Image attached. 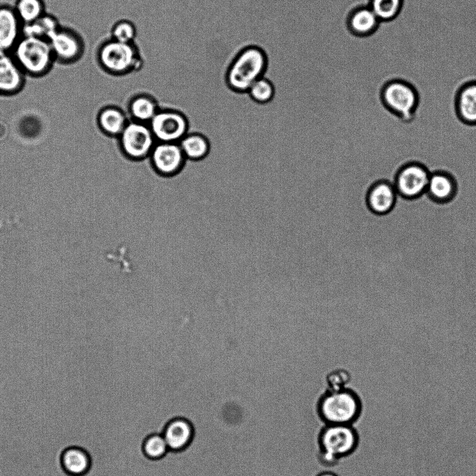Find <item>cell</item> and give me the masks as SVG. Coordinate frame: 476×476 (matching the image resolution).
Wrapping results in <instances>:
<instances>
[{
    "label": "cell",
    "instance_id": "7402d4cb",
    "mask_svg": "<svg viewBox=\"0 0 476 476\" xmlns=\"http://www.w3.org/2000/svg\"><path fill=\"white\" fill-rule=\"evenodd\" d=\"M98 123L106 133L119 136L127 124L125 115L115 107H107L99 114Z\"/></svg>",
    "mask_w": 476,
    "mask_h": 476
},
{
    "label": "cell",
    "instance_id": "277c9868",
    "mask_svg": "<svg viewBox=\"0 0 476 476\" xmlns=\"http://www.w3.org/2000/svg\"><path fill=\"white\" fill-rule=\"evenodd\" d=\"M11 52L24 74L32 77L45 75L56 61L49 40L44 38L22 36Z\"/></svg>",
    "mask_w": 476,
    "mask_h": 476
},
{
    "label": "cell",
    "instance_id": "ffe728a7",
    "mask_svg": "<svg viewBox=\"0 0 476 476\" xmlns=\"http://www.w3.org/2000/svg\"><path fill=\"white\" fill-rule=\"evenodd\" d=\"M59 28L57 18L52 15L45 13L33 22L24 24L22 36H34L49 40Z\"/></svg>",
    "mask_w": 476,
    "mask_h": 476
},
{
    "label": "cell",
    "instance_id": "44dd1931",
    "mask_svg": "<svg viewBox=\"0 0 476 476\" xmlns=\"http://www.w3.org/2000/svg\"><path fill=\"white\" fill-rule=\"evenodd\" d=\"M129 110L133 121L144 123H149L158 111L154 100L145 94L135 96L130 103Z\"/></svg>",
    "mask_w": 476,
    "mask_h": 476
},
{
    "label": "cell",
    "instance_id": "1f68e13d",
    "mask_svg": "<svg viewBox=\"0 0 476 476\" xmlns=\"http://www.w3.org/2000/svg\"><path fill=\"white\" fill-rule=\"evenodd\" d=\"M115 137H117V136H114V137L112 138V142L113 141V140H114V138ZM112 142H111V143H112ZM110 145H111V144H110ZM109 149H110V148H109ZM108 151H109V150H108ZM107 154H108V153H107ZM105 161H106V159H105ZM104 167H105V165H104Z\"/></svg>",
    "mask_w": 476,
    "mask_h": 476
},
{
    "label": "cell",
    "instance_id": "ba28073f",
    "mask_svg": "<svg viewBox=\"0 0 476 476\" xmlns=\"http://www.w3.org/2000/svg\"><path fill=\"white\" fill-rule=\"evenodd\" d=\"M119 138L124 153L133 158L149 155L157 142L149 124L137 121L128 122Z\"/></svg>",
    "mask_w": 476,
    "mask_h": 476
},
{
    "label": "cell",
    "instance_id": "5bb4252c",
    "mask_svg": "<svg viewBox=\"0 0 476 476\" xmlns=\"http://www.w3.org/2000/svg\"><path fill=\"white\" fill-rule=\"evenodd\" d=\"M149 155L156 169L163 174L176 172L185 158L178 142L157 141Z\"/></svg>",
    "mask_w": 476,
    "mask_h": 476
},
{
    "label": "cell",
    "instance_id": "9c48e42d",
    "mask_svg": "<svg viewBox=\"0 0 476 476\" xmlns=\"http://www.w3.org/2000/svg\"><path fill=\"white\" fill-rule=\"evenodd\" d=\"M148 124L158 142H178L186 133V119L177 112L158 110Z\"/></svg>",
    "mask_w": 476,
    "mask_h": 476
},
{
    "label": "cell",
    "instance_id": "f1b7e54d",
    "mask_svg": "<svg viewBox=\"0 0 476 476\" xmlns=\"http://www.w3.org/2000/svg\"><path fill=\"white\" fill-rule=\"evenodd\" d=\"M351 380V374L348 370L345 369H334L325 376L326 389L336 390L348 387Z\"/></svg>",
    "mask_w": 476,
    "mask_h": 476
},
{
    "label": "cell",
    "instance_id": "52a82bcc",
    "mask_svg": "<svg viewBox=\"0 0 476 476\" xmlns=\"http://www.w3.org/2000/svg\"><path fill=\"white\" fill-rule=\"evenodd\" d=\"M431 171L419 161L401 164L394 172L392 181L399 198L413 201L426 195Z\"/></svg>",
    "mask_w": 476,
    "mask_h": 476
},
{
    "label": "cell",
    "instance_id": "8fae6325",
    "mask_svg": "<svg viewBox=\"0 0 476 476\" xmlns=\"http://www.w3.org/2000/svg\"><path fill=\"white\" fill-rule=\"evenodd\" d=\"M459 182L456 176L449 170L438 169L431 171L426 195L438 205L453 202L459 193Z\"/></svg>",
    "mask_w": 476,
    "mask_h": 476
},
{
    "label": "cell",
    "instance_id": "d4e9b609",
    "mask_svg": "<svg viewBox=\"0 0 476 476\" xmlns=\"http://www.w3.org/2000/svg\"><path fill=\"white\" fill-rule=\"evenodd\" d=\"M186 157L198 159L204 157L208 151L207 140L200 135H190L178 142Z\"/></svg>",
    "mask_w": 476,
    "mask_h": 476
},
{
    "label": "cell",
    "instance_id": "ac0fdd59",
    "mask_svg": "<svg viewBox=\"0 0 476 476\" xmlns=\"http://www.w3.org/2000/svg\"><path fill=\"white\" fill-rule=\"evenodd\" d=\"M61 463L68 473L74 476H80L89 469L91 459L84 449L77 447H70L63 452Z\"/></svg>",
    "mask_w": 476,
    "mask_h": 476
},
{
    "label": "cell",
    "instance_id": "e0dca14e",
    "mask_svg": "<svg viewBox=\"0 0 476 476\" xmlns=\"http://www.w3.org/2000/svg\"><path fill=\"white\" fill-rule=\"evenodd\" d=\"M162 435L169 450L181 451L186 449L192 442L194 428L188 419L176 417L166 424Z\"/></svg>",
    "mask_w": 476,
    "mask_h": 476
},
{
    "label": "cell",
    "instance_id": "cb8c5ba5",
    "mask_svg": "<svg viewBox=\"0 0 476 476\" xmlns=\"http://www.w3.org/2000/svg\"><path fill=\"white\" fill-rule=\"evenodd\" d=\"M404 0H371L369 7L380 21H390L401 13Z\"/></svg>",
    "mask_w": 476,
    "mask_h": 476
},
{
    "label": "cell",
    "instance_id": "6da1fadb",
    "mask_svg": "<svg viewBox=\"0 0 476 476\" xmlns=\"http://www.w3.org/2000/svg\"><path fill=\"white\" fill-rule=\"evenodd\" d=\"M364 411L359 394L346 387L340 389H325L315 403V412L323 424L355 425Z\"/></svg>",
    "mask_w": 476,
    "mask_h": 476
},
{
    "label": "cell",
    "instance_id": "83f0119b",
    "mask_svg": "<svg viewBox=\"0 0 476 476\" xmlns=\"http://www.w3.org/2000/svg\"><path fill=\"white\" fill-rule=\"evenodd\" d=\"M248 92L254 101L265 103L272 100L274 89L268 80L262 77L252 84Z\"/></svg>",
    "mask_w": 476,
    "mask_h": 476
},
{
    "label": "cell",
    "instance_id": "9a60e30c",
    "mask_svg": "<svg viewBox=\"0 0 476 476\" xmlns=\"http://www.w3.org/2000/svg\"><path fill=\"white\" fill-rule=\"evenodd\" d=\"M454 114L468 126H476V80L462 84L452 99Z\"/></svg>",
    "mask_w": 476,
    "mask_h": 476
},
{
    "label": "cell",
    "instance_id": "2e32d148",
    "mask_svg": "<svg viewBox=\"0 0 476 476\" xmlns=\"http://www.w3.org/2000/svg\"><path fill=\"white\" fill-rule=\"evenodd\" d=\"M22 29L14 7L0 5V50L11 52L22 36Z\"/></svg>",
    "mask_w": 476,
    "mask_h": 476
},
{
    "label": "cell",
    "instance_id": "30bf717a",
    "mask_svg": "<svg viewBox=\"0 0 476 476\" xmlns=\"http://www.w3.org/2000/svg\"><path fill=\"white\" fill-rule=\"evenodd\" d=\"M56 61L71 64L79 60L84 51L82 38L68 28H60L49 40Z\"/></svg>",
    "mask_w": 476,
    "mask_h": 476
},
{
    "label": "cell",
    "instance_id": "7c38bea8",
    "mask_svg": "<svg viewBox=\"0 0 476 476\" xmlns=\"http://www.w3.org/2000/svg\"><path fill=\"white\" fill-rule=\"evenodd\" d=\"M398 197L392 180L382 179L374 183L369 190L367 205L375 215L387 217L394 210Z\"/></svg>",
    "mask_w": 476,
    "mask_h": 476
},
{
    "label": "cell",
    "instance_id": "484cf974",
    "mask_svg": "<svg viewBox=\"0 0 476 476\" xmlns=\"http://www.w3.org/2000/svg\"><path fill=\"white\" fill-rule=\"evenodd\" d=\"M142 451L148 459L158 460L163 458L169 449L162 433H153L144 439Z\"/></svg>",
    "mask_w": 476,
    "mask_h": 476
},
{
    "label": "cell",
    "instance_id": "3957f363",
    "mask_svg": "<svg viewBox=\"0 0 476 476\" xmlns=\"http://www.w3.org/2000/svg\"><path fill=\"white\" fill-rule=\"evenodd\" d=\"M380 98L386 112L404 124H410L415 120L422 101L417 89L401 79H394L385 84Z\"/></svg>",
    "mask_w": 476,
    "mask_h": 476
},
{
    "label": "cell",
    "instance_id": "603a6c76",
    "mask_svg": "<svg viewBox=\"0 0 476 476\" xmlns=\"http://www.w3.org/2000/svg\"><path fill=\"white\" fill-rule=\"evenodd\" d=\"M14 9L23 25L33 22L45 13L43 0H17Z\"/></svg>",
    "mask_w": 476,
    "mask_h": 476
},
{
    "label": "cell",
    "instance_id": "7a4b0ae2",
    "mask_svg": "<svg viewBox=\"0 0 476 476\" xmlns=\"http://www.w3.org/2000/svg\"><path fill=\"white\" fill-rule=\"evenodd\" d=\"M316 441L319 463L333 468L357 451L360 436L354 425L323 424Z\"/></svg>",
    "mask_w": 476,
    "mask_h": 476
},
{
    "label": "cell",
    "instance_id": "8992f818",
    "mask_svg": "<svg viewBox=\"0 0 476 476\" xmlns=\"http://www.w3.org/2000/svg\"><path fill=\"white\" fill-rule=\"evenodd\" d=\"M266 68L264 52L256 47H249L233 59L228 68V85L237 91H248L252 84L262 77Z\"/></svg>",
    "mask_w": 476,
    "mask_h": 476
},
{
    "label": "cell",
    "instance_id": "4dcf8cb0",
    "mask_svg": "<svg viewBox=\"0 0 476 476\" xmlns=\"http://www.w3.org/2000/svg\"><path fill=\"white\" fill-rule=\"evenodd\" d=\"M117 137H119V136L115 137L114 138L113 141H112V143H111V145H112V142H114V140L116 138H117ZM111 145H110V147H111ZM109 151H110V149H109ZM109 151H108V154H109ZM107 156H108V154H107ZM106 160H107V158H106ZM105 163H106V162H105ZM104 169H105V168H104ZM103 174H104V173H103ZM102 182H103V181H102Z\"/></svg>",
    "mask_w": 476,
    "mask_h": 476
},
{
    "label": "cell",
    "instance_id": "5b68a950",
    "mask_svg": "<svg viewBox=\"0 0 476 476\" xmlns=\"http://www.w3.org/2000/svg\"><path fill=\"white\" fill-rule=\"evenodd\" d=\"M101 67L113 76H123L140 70L144 60L137 45L112 38L103 43L97 52Z\"/></svg>",
    "mask_w": 476,
    "mask_h": 476
},
{
    "label": "cell",
    "instance_id": "4316f807",
    "mask_svg": "<svg viewBox=\"0 0 476 476\" xmlns=\"http://www.w3.org/2000/svg\"><path fill=\"white\" fill-rule=\"evenodd\" d=\"M137 36V27L126 19L117 21L111 29V38L120 43H133Z\"/></svg>",
    "mask_w": 476,
    "mask_h": 476
},
{
    "label": "cell",
    "instance_id": "f546056e",
    "mask_svg": "<svg viewBox=\"0 0 476 476\" xmlns=\"http://www.w3.org/2000/svg\"><path fill=\"white\" fill-rule=\"evenodd\" d=\"M315 476H339V475L332 471H323L317 474Z\"/></svg>",
    "mask_w": 476,
    "mask_h": 476
},
{
    "label": "cell",
    "instance_id": "d6986e66",
    "mask_svg": "<svg viewBox=\"0 0 476 476\" xmlns=\"http://www.w3.org/2000/svg\"><path fill=\"white\" fill-rule=\"evenodd\" d=\"M380 20L369 6L356 10L350 16L349 26L356 34L368 35L378 27Z\"/></svg>",
    "mask_w": 476,
    "mask_h": 476
},
{
    "label": "cell",
    "instance_id": "4fadbf2b",
    "mask_svg": "<svg viewBox=\"0 0 476 476\" xmlns=\"http://www.w3.org/2000/svg\"><path fill=\"white\" fill-rule=\"evenodd\" d=\"M26 75L11 52L0 50V95H15L26 87Z\"/></svg>",
    "mask_w": 476,
    "mask_h": 476
}]
</instances>
